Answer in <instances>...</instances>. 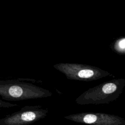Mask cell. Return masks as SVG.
I'll use <instances>...</instances> for the list:
<instances>
[{
	"mask_svg": "<svg viewBox=\"0 0 125 125\" xmlns=\"http://www.w3.org/2000/svg\"><path fill=\"white\" fill-rule=\"evenodd\" d=\"M111 49L119 55H125V37H121L117 39L110 46Z\"/></svg>",
	"mask_w": 125,
	"mask_h": 125,
	"instance_id": "cell-5",
	"label": "cell"
},
{
	"mask_svg": "<svg viewBox=\"0 0 125 125\" xmlns=\"http://www.w3.org/2000/svg\"><path fill=\"white\" fill-rule=\"evenodd\" d=\"M53 67L71 80L90 82L112 75L98 67L87 64L60 62L54 65Z\"/></svg>",
	"mask_w": 125,
	"mask_h": 125,
	"instance_id": "cell-2",
	"label": "cell"
},
{
	"mask_svg": "<svg viewBox=\"0 0 125 125\" xmlns=\"http://www.w3.org/2000/svg\"><path fill=\"white\" fill-rule=\"evenodd\" d=\"M70 121L94 125H125V120L118 116L98 112H81L64 116Z\"/></svg>",
	"mask_w": 125,
	"mask_h": 125,
	"instance_id": "cell-3",
	"label": "cell"
},
{
	"mask_svg": "<svg viewBox=\"0 0 125 125\" xmlns=\"http://www.w3.org/2000/svg\"><path fill=\"white\" fill-rule=\"evenodd\" d=\"M125 86V79H114L89 88L75 99L79 105L109 104L117 99Z\"/></svg>",
	"mask_w": 125,
	"mask_h": 125,
	"instance_id": "cell-1",
	"label": "cell"
},
{
	"mask_svg": "<svg viewBox=\"0 0 125 125\" xmlns=\"http://www.w3.org/2000/svg\"><path fill=\"white\" fill-rule=\"evenodd\" d=\"M48 113V109L41 105L26 106L11 118V122L17 125L30 124L44 118Z\"/></svg>",
	"mask_w": 125,
	"mask_h": 125,
	"instance_id": "cell-4",
	"label": "cell"
}]
</instances>
